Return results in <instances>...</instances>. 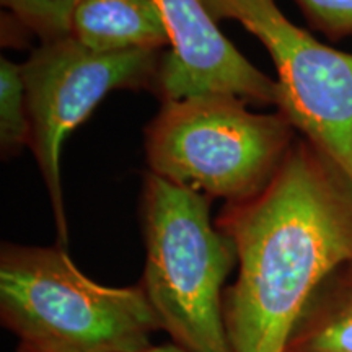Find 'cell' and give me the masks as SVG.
<instances>
[{
  "label": "cell",
  "mask_w": 352,
  "mask_h": 352,
  "mask_svg": "<svg viewBox=\"0 0 352 352\" xmlns=\"http://www.w3.org/2000/svg\"><path fill=\"white\" fill-rule=\"evenodd\" d=\"M215 226L239 252L223 294L232 352H284L315 289L352 263V178L314 142L296 139L272 182L227 202Z\"/></svg>",
  "instance_id": "6da1fadb"
},
{
  "label": "cell",
  "mask_w": 352,
  "mask_h": 352,
  "mask_svg": "<svg viewBox=\"0 0 352 352\" xmlns=\"http://www.w3.org/2000/svg\"><path fill=\"white\" fill-rule=\"evenodd\" d=\"M0 323L51 352H145L162 329L140 283H95L59 245H2Z\"/></svg>",
  "instance_id": "7a4b0ae2"
},
{
  "label": "cell",
  "mask_w": 352,
  "mask_h": 352,
  "mask_svg": "<svg viewBox=\"0 0 352 352\" xmlns=\"http://www.w3.org/2000/svg\"><path fill=\"white\" fill-rule=\"evenodd\" d=\"M210 199L153 173L145 176L140 195V285L162 329L188 352H232L223 294L239 252L210 219Z\"/></svg>",
  "instance_id": "3957f363"
},
{
  "label": "cell",
  "mask_w": 352,
  "mask_h": 352,
  "mask_svg": "<svg viewBox=\"0 0 352 352\" xmlns=\"http://www.w3.org/2000/svg\"><path fill=\"white\" fill-rule=\"evenodd\" d=\"M246 104L223 94L162 101L145 131L151 173L227 202L259 195L296 142V129L283 113H252Z\"/></svg>",
  "instance_id": "277c9868"
},
{
  "label": "cell",
  "mask_w": 352,
  "mask_h": 352,
  "mask_svg": "<svg viewBox=\"0 0 352 352\" xmlns=\"http://www.w3.org/2000/svg\"><path fill=\"white\" fill-rule=\"evenodd\" d=\"M158 50L96 52L74 36L44 43L21 64L32 138L54 212L59 246L67 248L60 153L64 140L114 90L157 87L162 64Z\"/></svg>",
  "instance_id": "5b68a950"
},
{
  "label": "cell",
  "mask_w": 352,
  "mask_h": 352,
  "mask_svg": "<svg viewBox=\"0 0 352 352\" xmlns=\"http://www.w3.org/2000/svg\"><path fill=\"white\" fill-rule=\"evenodd\" d=\"M215 21L235 20L270 52L277 108L352 178V54L294 25L276 0H204Z\"/></svg>",
  "instance_id": "8992f818"
},
{
  "label": "cell",
  "mask_w": 352,
  "mask_h": 352,
  "mask_svg": "<svg viewBox=\"0 0 352 352\" xmlns=\"http://www.w3.org/2000/svg\"><path fill=\"white\" fill-rule=\"evenodd\" d=\"M170 34L157 90L164 100L223 94L276 104L277 82L248 63L220 32L204 0H153Z\"/></svg>",
  "instance_id": "52a82bcc"
},
{
  "label": "cell",
  "mask_w": 352,
  "mask_h": 352,
  "mask_svg": "<svg viewBox=\"0 0 352 352\" xmlns=\"http://www.w3.org/2000/svg\"><path fill=\"white\" fill-rule=\"evenodd\" d=\"M72 36L96 52L170 47V34L153 0H83Z\"/></svg>",
  "instance_id": "ba28073f"
},
{
  "label": "cell",
  "mask_w": 352,
  "mask_h": 352,
  "mask_svg": "<svg viewBox=\"0 0 352 352\" xmlns=\"http://www.w3.org/2000/svg\"><path fill=\"white\" fill-rule=\"evenodd\" d=\"M284 352H352V263L336 267L315 289Z\"/></svg>",
  "instance_id": "9c48e42d"
},
{
  "label": "cell",
  "mask_w": 352,
  "mask_h": 352,
  "mask_svg": "<svg viewBox=\"0 0 352 352\" xmlns=\"http://www.w3.org/2000/svg\"><path fill=\"white\" fill-rule=\"evenodd\" d=\"M32 122L21 64L7 57L0 59V148L3 157H12L30 145Z\"/></svg>",
  "instance_id": "30bf717a"
},
{
  "label": "cell",
  "mask_w": 352,
  "mask_h": 352,
  "mask_svg": "<svg viewBox=\"0 0 352 352\" xmlns=\"http://www.w3.org/2000/svg\"><path fill=\"white\" fill-rule=\"evenodd\" d=\"M10 19L44 43L72 36L74 13L83 0H0Z\"/></svg>",
  "instance_id": "8fae6325"
},
{
  "label": "cell",
  "mask_w": 352,
  "mask_h": 352,
  "mask_svg": "<svg viewBox=\"0 0 352 352\" xmlns=\"http://www.w3.org/2000/svg\"><path fill=\"white\" fill-rule=\"evenodd\" d=\"M308 23L329 39L352 36V0H296Z\"/></svg>",
  "instance_id": "7c38bea8"
},
{
  "label": "cell",
  "mask_w": 352,
  "mask_h": 352,
  "mask_svg": "<svg viewBox=\"0 0 352 352\" xmlns=\"http://www.w3.org/2000/svg\"><path fill=\"white\" fill-rule=\"evenodd\" d=\"M145 352H188L178 347L173 342H166V344H158V346H151Z\"/></svg>",
  "instance_id": "4fadbf2b"
},
{
  "label": "cell",
  "mask_w": 352,
  "mask_h": 352,
  "mask_svg": "<svg viewBox=\"0 0 352 352\" xmlns=\"http://www.w3.org/2000/svg\"><path fill=\"white\" fill-rule=\"evenodd\" d=\"M16 352H51L46 349H41V347L32 346V344H25V342H20L19 347H16Z\"/></svg>",
  "instance_id": "5bb4252c"
}]
</instances>
